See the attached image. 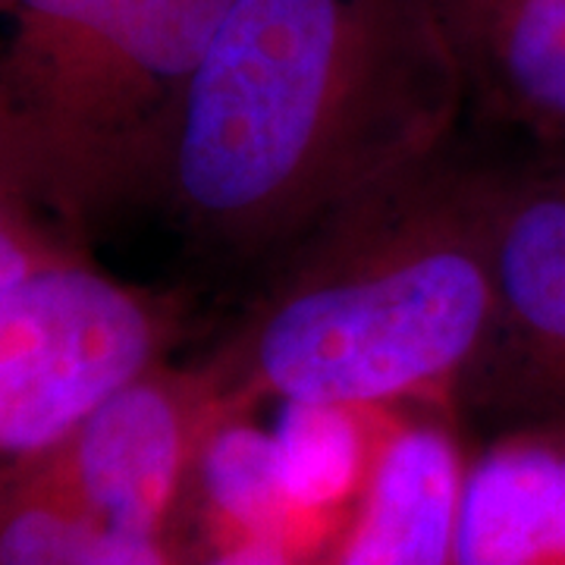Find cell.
Segmentation results:
<instances>
[{"label": "cell", "instance_id": "obj_1", "mask_svg": "<svg viewBox=\"0 0 565 565\" xmlns=\"http://www.w3.org/2000/svg\"><path fill=\"white\" fill-rule=\"evenodd\" d=\"M465 104L437 0H236L182 98L158 189L204 248L289 252L444 158Z\"/></svg>", "mask_w": 565, "mask_h": 565}, {"label": "cell", "instance_id": "obj_2", "mask_svg": "<svg viewBox=\"0 0 565 565\" xmlns=\"http://www.w3.org/2000/svg\"><path fill=\"white\" fill-rule=\"evenodd\" d=\"M490 195L437 158L311 230L204 362L230 405L446 403L493 343Z\"/></svg>", "mask_w": 565, "mask_h": 565}, {"label": "cell", "instance_id": "obj_3", "mask_svg": "<svg viewBox=\"0 0 565 565\" xmlns=\"http://www.w3.org/2000/svg\"><path fill=\"white\" fill-rule=\"evenodd\" d=\"M180 305L63 258L0 292V481L173 345Z\"/></svg>", "mask_w": 565, "mask_h": 565}, {"label": "cell", "instance_id": "obj_4", "mask_svg": "<svg viewBox=\"0 0 565 565\" xmlns=\"http://www.w3.org/2000/svg\"><path fill=\"white\" fill-rule=\"evenodd\" d=\"M233 415L207 364L170 367L161 359L17 475L114 531L170 541L204 444Z\"/></svg>", "mask_w": 565, "mask_h": 565}, {"label": "cell", "instance_id": "obj_5", "mask_svg": "<svg viewBox=\"0 0 565 565\" xmlns=\"http://www.w3.org/2000/svg\"><path fill=\"white\" fill-rule=\"evenodd\" d=\"M236 0H120L102 85L82 129L70 214L158 189L182 98Z\"/></svg>", "mask_w": 565, "mask_h": 565}, {"label": "cell", "instance_id": "obj_6", "mask_svg": "<svg viewBox=\"0 0 565 565\" xmlns=\"http://www.w3.org/2000/svg\"><path fill=\"white\" fill-rule=\"evenodd\" d=\"M490 264L497 327L487 359L565 418V180H493Z\"/></svg>", "mask_w": 565, "mask_h": 565}, {"label": "cell", "instance_id": "obj_7", "mask_svg": "<svg viewBox=\"0 0 565 565\" xmlns=\"http://www.w3.org/2000/svg\"><path fill=\"white\" fill-rule=\"evenodd\" d=\"M468 102L565 148V0H437Z\"/></svg>", "mask_w": 565, "mask_h": 565}, {"label": "cell", "instance_id": "obj_8", "mask_svg": "<svg viewBox=\"0 0 565 565\" xmlns=\"http://www.w3.org/2000/svg\"><path fill=\"white\" fill-rule=\"evenodd\" d=\"M468 462L437 418H405L327 565H459Z\"/></svg>", "mask_w": 565, "mask_h": 565}, {"label": "cell", "instance_id": "obj_9", "mask_svg": "<svg viewBox=\"0 0 565 565\" xmlns=\"http://www.w3.org/2000/svg\"><path fill=\"white\" fill-rule=\"evenodd\" d=\"M459 565H565V418L512 430L468 462Z\"/></svg>", "mask_w": 565, "mask_h": 565}, {"label": "cell", "instance_id": "obj_10", "mask_svg": "<svg viewBox=\"0 0 565 565\" xmlns=\"http://www.w3.org/2000/svg\"><path fill=\"white\" fill-rule=\"evenodd\" d=\"M280 481L299 519L302 559L327 565L377 478L405 415L390 405L280 403Z\"/></svg>", "mask_w": 565, "mask_h": 565}, {"label": "cell", "instance_id": "obj_11", "mask_svg": "<svg viewBox=\"0 0 565 565\" xmlns=\"http://www.w3.org/2000/svg\"><path fill=\"white\" fill-rule=\"evenodd\" d=\"M189 500L199 503L207 550L270 541L302 559L299 519L282 490L274 430L248 415H233L211 434Z\"/></svg>", "mask_w": 565, "mask_h": 565}, {"label": "cell", "instance_id": "obj_12", "mask_svg": "<svg viewBox=\"0 0 565 565\" xmlns=\"http://www.w3.org/2000/svg\"><path fill=\"white\" fill-rule=\"evenodd\" d=\"M0 565H177L170 541L95 522L25 475L0 481Z\"/></svg>", "mask_w": 565, "mask_h": 565}, {"label": "cell", "instance_id": "obj_13", "mask_svg": "<svg viewBox=\"0 0 565 565\" xmlns=\"http://www.w3.org/2000/svg\"><path fill=\"white\" fill-rule=\"evenodd\" d=\"M63 258L70 255L32 221V204L0 185V292Z\"/></svg>", "mask_w": 565, "mask_h": 565}, {"label": "cell", "instance_id": "obj_14", "mask_svg": "<svg viewBox=\"0 0 565 565\" xmlns=\"http://www.w3.org/2000/svg\"><path fill=\"white\" fill-rule=\"evenodd\" d=\"M199 565H305L299 556H292L286 546L270 541H245L221 550H207Z\"/></svg>", "mask_w": 565, "mask_h": 565}]
</instances>
